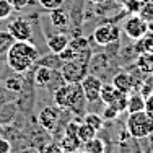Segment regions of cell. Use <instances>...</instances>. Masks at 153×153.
Returning a JSON list of instances; mask_svg holds the SVG:
<instances>
[{"label":"cell","mask_w":153,"mask_h":153,"mask_svg":"<svg viewBox=\"0 0 153 153\" xmlns=\"http://www.w3.org/2000/svg\"><path fill=\"white\" fill-rule=\"evenodd\" d=\"M39 49L31 41H15L5 52V62L15 74H25L39 59Z\"/></svg>","instance_id":"6da1fadb"},{"label":"cell","mask_w":153,"mask_h":153,"mask_svg":"<svg viewBox=\"0 0 153 153\" xmlns=\"http://www.w3.org/2000/svg\"><path fill=\"white\" fill-rule=\"evenodd\" d=\"M54 98V104H56L59 109H70V111L80 112L85 109L86 100L85 94H83V88L78 83H64L60 85L56 91L52 93Z\"/></svg>","instance_id":"7a4b0ae2"},{"label":"cell","mask_w":153,"mask_h":153,"mask_svg":"<svg viewBox=\"0 0 153 153\" xmlns=\"http://www.w3.org/2000/svg\"><path fill=\"white\" fill-rule=\"evenodd\" d=\"M91 49L78 54V57L72 60H67L60 67V75L65 83H78L88 75L90 70V60H91Z\"/></svg>","instance_id":"3957f363"},{"label":"cell","mask_w":153,"mask_h":153,"mask_svg":"<svg viewBox=\"0 0 153 153\" xmlns=\"http://www.w3.org/2000/svg\"><path fill=\"white\" fill-rule=\"evenodd\" d=\"M126 129L129 135L135 140L148 138L153 135V119L145 111L134 112V114H129V117H127Z\"/></svg>","instance_id":"277c9868"},{"label":"cell","mask_w":153,"mask_h":153,"mask_svg":"<svg viewBox=\"0 0 153 153\" xmlns=\"http://www.w3.org/2000/svg\"><path fill=\"white\" fill-rule=\"evenodd\" d=\"M121 39V28L116 26L112 23H106V25H100L94 28L93 31V41L98 46H111Z\"/></svg>","instance_id":"5b68a950"},{"label":"cell","mask_w":153,"mask_h":153,"mask_svg":"<svg viewBox=\"0 0 153 153\" xmlns=\"http://www.w3.org/2000/svg\"><path fill=\"white\" fill-rule=\"evenodd\" d=\"M122 31L126 33V36L132 41H138L140 38H143L148 33V21L143 20L140 15H132L124 21Z\"/></svg>","instance_id":"8992f818"},{"label":"cell","mask_w":153,"mask_h":153,"mask_svg":"<svg viewBox=\"0 0 153 153\" xmlns=\"http://www.w3.org/2000/svg\"><path fill=\"white\" fill-rule=\"evenodd\" d=\"M7 33L13 38V41H31L33 26L25 18H15L8 23Z\"/></svg>","instance_id":"52a82bcc"},{"label":"cell","mask_w":153,"mask_h":153,"mask_svg":"<svg viewBox=\"0 0 153 153\" xmlns=\"http://www.w3.org/2000/svg\"><path fill=\"white\" fill-rule=\"evenodd\" d=\"M80 85H82V88H83V94H85L86 103H94V101L100 100L103 82H101V78L98 75L88 74L82 82H80Z\"/></svg>","instance_id":"ba28073f"},{"label":"cell","mask_w":153,"mask_h":153,"mask_svg":"<svg viewBox=\"0 0 153 153\" xmlns=\"http://www.w3.org/2000/svg\"><path fill=\"white\" fill-rule=\"evenodd\" d=\"M38 121L42 129H46L47 132H54L60 121V109L56 104L54 106H44L38 114Z\"/></svg>","instance_id":"9c48e42d"},{"label":"cell","mask_w":153,"mask_h":153,"mask_svg":"<svg viewBox=\"0 0 153 153\" xmlns=\"http://www.w3.org/2000/svg\"><path fill=\"white\" fill-rule=\"evenodd\" d=\"M112 85L119 90V91L129 94L135 90V82H134V76L129 74V72H119V74L114 75L112 78Z\"/></svg>","instance_id":"30bf717a"},{"label":"cell","mask_w":153,"mask_h":153,"mask_svg":"<svg viewBox=\"0 0 153 153\" xmlns=\"http://www.w3.org/2000/svg\"><path fill=\"white\" fill-rule=\"evenodd\" d=\"M54 74H56V70H52V68L44 67V65H38V68L34 72L36 86H49L54 80Z\"/></svg>","instance_id":"8fae6325"},{"label":"cell","mask_w":153,"mask_h":153,"mask_svg":"<svg viewBox=\"0 0 153 153\" xmlns=\"http://www.w3.org/2000/svg\"><path fill=\"white\" fill-rule=\"evenodd\" d=\"M140 111H145V96L140 91L134 90L127 96V112L134 114V112H140Z\"/></svg>","instance_id":"7c38bea8"},{"label":"cell","mask_w":153,"mask_h":153,"mask_svg":"<svg viewBox=\"0 0 153 153\" xmlns=\"http://www.w3.org/2000/svg\"><path fill=\"white\" fill-rule=\"evenodd\" d=\"M68 42H70V39H68L67 34H64V33H57V34H52L49 39H47V47H49L51 52L60 54L62 51L68 46Z\"/></svg>","instance_id":"4fadbf2b"},{"label":"cell","mask_w":153,"mask_h":153,"mask_svg":"<svg viewBox=\"0 0 153 153\" xmlns=\"http://www.w3.org/2000/svg\"><path fill=\"white\" fill-rule=\"evenodd\" d=\"M137 68L145 75L153 74V54L152 52H142L137 57Z\"/></svg>","instance_id":"5bb4252c"},{"label":"cell","mask_w":153,"mask_h":153,"mask_svg":"<svg viewBox=\"0 0 153 153\" xmlns=\"http://www.w3.org/2000/svg\"><path fill=\"white\" fill-rule=\"evenodd\" d=\"M60 147H62V150H64V153H75L80 147H82V142H80L78 137L74 135V134H65L60 140Z\"/></svg>","instance_id":"9a60e30c"},{"label":"cell","mask_w":153,"mask_h":153,"mask_svg":"<svg viewBox=\"0 0 153 153\" xmlns=\"http://www.w3.org/2000/svg\"><path fill=\"white\" fill-rule=\"evenodd\" d=\"M96 134H98V132L93 129L91 126L85 124L83 121L78 124V129H76V137H78L80 142H82V145L86 143V142H90V140H93V138L96 137Z\"/></svg>","instance_id":"2e32d148"},{"label":"cell","mask_w":153,"mask_h":153,"mask_svg":"<svg viewBox=\"0 0 153 153\" xmlns=\"http://www.w3.org/2000/svg\"><path fill=\"white\" fill-rule=\"evenodd\" d=\"M36 64H38V65H44V67H49V68H52V70H60V67H62V64H64V62L60 60L59 54L49 52L47 56L42 57V59L39 57Z\"/></svg>","instance_id":"e0dca14e"},{"label":"cell","mask_w":153,"mask_h":153,"mask_svg":"<svg viewBox=\"0 0 153 153\" xmlns=\"http://www.w3.org/2000/svg\"><path fill=\"white\" fill-rule=\"evenodd\" d=\"M134 49H135L137 56H138V54H142V52H152L153 54V33L148 31L143 38L138 39L137 46H134Z\"/></svg>","instance_id":"ac0fdd59"},{"label":"cell","mask_w":153,"mask_h":153,"mask_svg":"<svg viewBox=\"0 0 153 153\" xmlns=\"http://www.w3.org/2000/svg\"><path fill=\"white\" fill-rule=\"evenodd\" d=\"M51 23L56 28H65L68 25V13L64 8H56L51 12Z\"/></svg>","instance_id":"d6986e66"},{"label":"cell","mask_w":153,"mask_h":153,"mask_svg":"<svg viewBox=\"0 0 153 153\" xmlns=\"http://www.w3.org/2000/svg\"><path fill=\"white\" fill-rule=\"evenodd\" d=\"M3 88L10 93H20L23 90V78L21 76H8L3 80Z\"/></svg>","instance_id":"ffe728a7"},{"label":"cell","mask_w":153,"mask_h":153,"mask_svg":"<svg viewBox=\"0 0 153 153\" xmlns=\"http://www.w3.org/2000/svg\"><path fill=\"white\" fill-rule=\"evenodd\" d=\"M83 148H85V153H106V143L98 137L83 143Z\"/></svg>","instance_id":"44dd1931"},{"label":"cell","mask_w":153,"mask_h":153,"mask_svg":"<svg viewBox=\"0 0 153 153\" xmlns=\"http://www.w3.org/2000/svg\"><path fill=\"white\" fill-rule=\"evenodd\" d=\"M83 122L88 124V126H91L96 132H100V130L104 127V122L106 121L103 119V116L96 114V112H88V114H85V117H83Z\"/></svg>","instance_id":"7402d4cb"},{"label":"cell","mask_w":153,"mask_h":153,"mask_svg":"<svg viewBox=\"0 0 153 153\" xmlns=\"http://www.w3.org/2000/svg\"><path fill=\"white\" fill-rule=\"evenodd\" d=\"M68 46H70L76 54H82V52H85V51H88V49H90V42H88V39L83 38V36H76V38L70 39ZM76 57H78V56H76Z\"/></svg>","instance_id":"603a6c76"},{"label":"cell","mask_w":153,"mask_h":153,"mask_svg":"<svg viewBox=\"0 0 153 153\" xmlns=\"http://www.w3.org/2000/svg\"><path fill=\"white\" fill-rule=\"evenodd\" d=\"M138 15L143 20L150 21L153 20V0H147V2H142L140 10H138Z\"/></svg>","instance_id":"cb8c5ba5"},{"label":"cell","mask_w":153,"mask_h":153,"mask_svg":"<svg viewBox=\"0 0 153 153\" xmlns=\"http://www.w3.org/2000/svg\"><path fill=\"white\" fill-rule=\"evenodd\" d=\"M13 42H15V41H13V38L8 34V33H7V31H0V56L5 54L7 51L10 49V46H12Z\"/></svg>","instance_id":"d4e9b609"},{"label":"cell","mask_w":153,"mask_h":153,"mask_svg":"<svg viewBox=\"0 0 153 153\" xmlns=\"http://www.w3.org/2000/svg\"><path fill=\"white\" fill-rule=\"evenodd\" d=\"M13 7L8 0H0V20H8L13 13Z\"/></svg>","instance_id":"484cf974"},{"label":"cell","mask_w":153,"mask_h":153,"mask_svg":"<svg viewBox=\"0 0 153 153\" xmlns=\"http://www.w3.org/2000/svg\"><path fill=\"white\" fill-rule=\"evenodd\" d=\"M38 2H39V5H41L44 10L52 12V10H56V8H60V7L64 5L65 0H38Z\"/></svg>","instance_id":"4316f807"},{"label":"cell","mask_w":153,"mask_h":153,"mask_svg":"<svg viewBox=\"0 0 153 153\" xmlns=\"http://www.w3.org/2000/svg\"><path fill=\"white\" fill-rule=\"evenodd\" d=\"M119 116H121V112H119L116 108H112V106H106L104 111H103V119L104 121H116Z\"/></svg>","instance_id":"83f0119b"},{"label":"cell","mask_w":153,"mask_h":153,"mask_svg":"<svg viewBox=\"0 0 153 153\" xmlns=\"http://www.w3.org/2000/svg\"><path fill=\"white\" fill-rule=\"evenodd\" d=\"M76 56H78V54H76V52H75L74 49H72L70 46H67V47H65V49H64V51H62V52L59 54V57H60V60H62V62L72 60V59H75Z\"/></svg>","instance_id":"f1b7e54d"},{"label":"cell","mask_w":153,"mask_h":153,"mask_svg":"<svg viewBox=\"0 0 153 153\" xmlns=\"http://www.w3.org/2000/svg\"><path fill=\"white\" fill-rule=\"evenodd\" d=\"M145 112L153 119V93L145 96Z\"/></svg>","instance_id":"f546056e"},{"label":"cell","mask_w":153,"mask_h":153,"mask_svg":"<svg viewBox=\"0 0 153 153\" xmlns=\"http://www.w3.org/2000/svg\"><path fill=\"white\" fill-rule=\"evenodd\" d=\"M8 2L12 3V7L15 10H23L30 5V0H8Z\"/></svg>","instance_id":"4dcf8cb0"},{"label":"cell","mask_w":153,"mask_h":153,"mask_svg":"<svg viewBox=\"0 0 153 153\" xmlns=\"http://www.w3.org/2000/svg\"><path fill=\"white\" fill-rule=\"evenodd\" d=\"M12 152V143L7 138L0 137V153H10Z\"/></svg>","instance_id":"1f68e13d"},{"label":"cell","mask_w":153,"mask_h":153,"mask_svg":"<svg viewBox=\"0 0 153 153\" xmlns=\"http://www.w3.org/2000/svg\"><path fill=\"white\" fill-rule=\"evenodd\" d=\"M44 153H64V150H62L60 145H57V143H51V145H47V148L44 150Z\"/></svg>","instance_id":"d6a6232c"},{"label":"cell","mask_w":153,"mask_h":153,"mask_svg":"<svg viewBox=\"0 0 153 153\" xmlns=\"http://www.w3.org/2000/svg\"><path fill=\"white\" fill-rule=\"evenodd\" d=\"M148 31H152V33H153V20L148 21Z\"/></svg>","instance_id":"836d02e7"},{"label":"cell","mask_w":153,"mask_h":153,"mask_svg":"<svg viewBox=\"0 0 153 153\" xmlns=\"http://www.w3.org/2000/svg\"><path fill=\"white\" fill-rule=\"evenodd\" d=\"M2 134H3V124L0 122V137H2Z\"/></svg>","instance_id":"e575fe53"},{"label":"cell","mask_w":153,"mask_h":153,"mask_svg":"<svg viewBox=\"0 0 153 153\" xmlns=\"http://www.w3.org/2000/svg\"><path fill=\"white\" fill-rule=\"evenodd\" d=\"M90 2H93V3H103L104 0H90Z\"/></svg>","instance_id":"d590c367"}]
</instances>
